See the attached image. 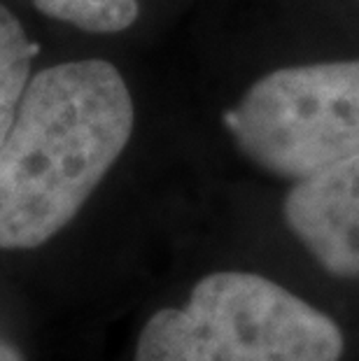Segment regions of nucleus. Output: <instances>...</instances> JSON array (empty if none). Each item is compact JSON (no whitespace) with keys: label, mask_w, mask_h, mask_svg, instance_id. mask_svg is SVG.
<instances>
[{"label":"nucleus","mask_w":359,"mask_h":361,"mask_svg":"<svg viewBox=\"0 0 359 361\" xmlns=\"http://www.w3.org/2000/svg\"><path fill=\"white\" fill-rule=\"evenodd\" d=\"M133 98L108 61L33 75L0 145V250H33L66 228L133 133Z\"/></svg>","instance_id":"1"},{"label":"nucleus","mask_w":359,"mask_h":361,"mask_svg":"<svg viewBox=\"0 0 359 361\" xmlns=\"http://www.w3.org/2000/svg\"><path fill=\"white\" fill-rule=\"evenodd\" d=\"M346 338L327 312L245 271L201 278L182 308L145 322L133 361H341Z\"/></svg>","instance_id":"2"},{"label":"nucleus","mask_w":359,"mask_h":361,"mask_svg":"<svg viewBox=\"0 0 359 361\" xmlns=\"http://www.w3.org/2000/svg\"><path fill=\"white\" fill-rule=\"evenodd\" d=\"M224 126L252 164L287 180L359 157V59L264 75L224 112Z\"/></svg>","instance_id":"3"},{"label":"nucleus","mask_w":359,"mask_h":361,"mask_svg":"<svg viewBox=\"0 0 359 361\" xmlns=\"http://www.w3.org/2000/svg\"><path fill=\"white\" fill-rule=\"evenodd\" d=\"M282 217L327 273L359 280V157L296 180L282 203Z\"/></svg>","instance_id":"4"},{"label":"nucleus","mask_w":359,"mask_h":361,"mask_svg":"<svg viewBox=\"0 0 359 361\" xmlns=\"http://www.w3.org/2000/svg\"><path fill=\"white\" fill-rule=\"evenodd\" d=\"M35 51L37 44L28 40L19 19L0 5V145L10 133L30 82V61Z\"/></svg>","instance_id":"5"},{"label":"nucleus","mask_w":359,"mask_h":361,"mask_svg":"<svg viewBox=\"0 0 359 361\" xmlns=\"http://www.w3.org/2000/svg\"><path fill=\"white\" fill-rule=\"evenodd\" d=\"M33 5L51 19L101 35L121 33L140 14L138 0H33Z\"/></svg>","instance_id":"6"},{"label":"nucleus","mask_w":359,"mask_h":361,"mask_svg":"<svg viewBox=\"0 0 359 361\" xmlns=\"http://www.w3.org/2000/svg\"><path fill=\"white\" fill-rule=\"evenodd\" d=\"M0 361H26V359L21 357V352L14 350L10 343L0 341Z\"/></svg>","instance_id":"7"}]
</instances>
